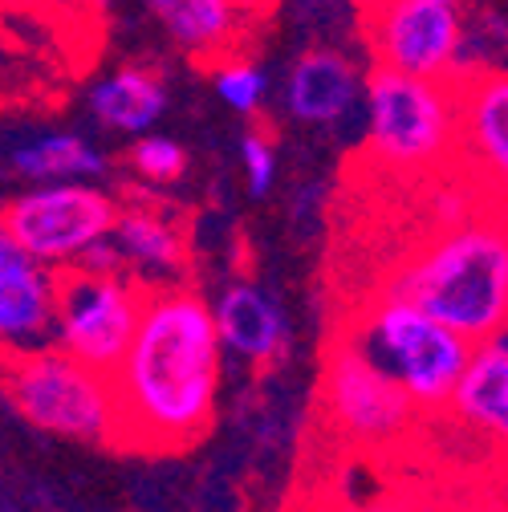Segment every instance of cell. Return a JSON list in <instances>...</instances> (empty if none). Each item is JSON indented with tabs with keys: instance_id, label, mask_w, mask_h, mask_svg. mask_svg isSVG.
<instances>
[{
	"instance_id": "6da1fadb",
	"label": "cell",
	"mask_w": 508,
	"mask_h": 512,
	"mask_svg": "<svg viewBox=\"0 0 508 512\" xmlns=\"http://www.w3.org/2000/svg\"><path fill=\"white\" fill-rule=\"evenodd\" d=\"M224 350L212 305L187 285H147L135 338L110 374L118 447L183 452L216 419Z\"/></svg>"
},
{
	"instance_id": "7a4b0ae2",
	"label": "cell",
	"mask_w": 508,
	"mask_h": 512,
	"mask_svg": "<svg viewBox=\"0 0 508 512\" xmlns=\"http://www.w3.org/2000/svg\"><path fill=\"white\" fill-rule=\"evenodd\" d=\"M374 293L419 305L468 342L504 334L508 322V236L500 216H464L423 236Z\"/></svg>"
},
{
	"instance_id": "3957f363",
	"label": "cell",
	"mask_w": 508,
	"mask_h": 512,
	"mask_svg": "<svg viewBox=\"0 0 508 512\" xmlns=\"http://www.w3.org/2000/svg\"><path fill=\"white\" fill-rule=\"evenodd\" d=\"M342 334L411 399L419 419L443 415L472 350L468 338L439 326L419 305L387 293H370Z\"/></svg>"
},
{
	"instance_id": "277c9868",
	"label": "cell",
	"mask_w": 508,
	"mask_h": 512,
	"mask_svg": "<svg viewBox=\"0 0 508 512\" xmlns=\"http://www.w3.org/2000/svg\"><path fill=\"white\" fill-rule=\"evenodd\" d=\"M0 387L33 427L78 443L118 447L110 378L82 366L66 350L37 346L21 354H0Z\"/></svg>"
},
{
	"instance_id": "5b68a950",
	"label": "cell",
	"mask_w": 508,
	"mask_h": 512,
	"mask_svg": "<svg viewBox=\"0 0 508 512\" xmlns=\"http://www.w3.org/2000/svg\"><path fill=\"white\" fill-rule=\"evenodd\" d=\"M366 98V147L391 175H427L456 151V82H431L395 70H370Z\"/></svg>"
},
{
	"instance_id": "8992f818",
	"label": "cell",
	"mask_w": 508,
	"mask_h": 512,
	"mask_svg": "<svg viewBox=\"0 0 508 512\" xmlns=\"http://www.w3.org/2000/svg\"><path fill=\"white\" fill-rule=\"evenodd\" d=\"M147 285L131 273H53V346L98 374H114L135 338Z\"/></svg>"
},
{
	"instance_id": "52a82bcc",
	"label": "cell",
	"mask_w": 508,
	"mask_h": 512,
	"mask_svg": "<svg viewBox=\"0 0 508 512\" xmlns=\"http://www.w3.org/2000/svg\"><path fill=\"white\" fill-rule=\"evenodd\" d=\"M326 427L358 452H391L419 431V411L346 334L326 350L322 374Z\"/></svg>"
},
{
	"instance_id": "ba28073f",
	"label": "cell",
	"mask_w": 508,
	"mask_h": 512,
	"mask_svg": "<svg viewBox=\"0 0 508 512\" xmlns=\"http://www.w3.org/2000/svg\"><path fill=\"white\" fill-rule=\"evenodd\" d=\"M362 33L378 70L460 82L468 57L464 13L435 0H358Z\"/></svg>"
},
{
	"instance_id": "9c48e42d",
	"label": "cell",
	"mask_w": 508,
	"mask_h": 512,
	"mask_svg": "<svg viewBox=\"0 0 508 512\" xmlns=\"http://www.w3.org/2000/svg\"><path fill=\"white\" fill-rule=\"evenodd\" d=\"M114 216L118 204L106 191L86 183H53L9 200L0 212V224L13 232V240L25 248L33 265L70 269L94 240L110 236Z\"/></svg>"
},
{
	"instance_id": "30bf717a",
	"label": "cell",
	"mask_w": 508,
	"mask_h": 512,
	"mask_svg": "<svg viewBox=\"0 0 508 512\" xmlns=\"http://www.w3.org/2000/svg\"><path fill=\"white\" fill-rule=\"evenodd\" d=\"M443 415L472 439L488 447H504V435H508V342L504 334L472 342L468 362L456 378Z\"/></svg>"
},
{
	"instance_id": "8fae6325",
	"label": "cell",
	"mask_w": 508,
	"mask_h": 512,
	"mask_svg": "<svg viewBox=\"0 0 508 512\" xmlns=\"http://www.w3.org/2000/svg\"><path fill=\"white\" fill-rule=\"evenodd\" d=\"M456 147L476 163L480 179L500 187L508 175V82L476 70L456 82Z\"/></svg>"
},
{
	"instance_id": "7c38bea8",
	"label": "cell",
	"mask_w": 508,
	"mask_h": 512,
	"mask_svg": "<svg viewBox=\"0 0 508 512\" xmlns=\"http://www.w3.org/2000/svg\"><path fill=\"white\" fill-rule=\"evenodd\" d=\"M362 94L358 66L330 45L305 49L285 74V110L305 126H334L342 122Z\"/></svg>"
},
{
	"instance_id": "4fadbf2b",
	"label": "cell",
	"mask_w": 508,
	"mask_h": 512,
	"mask_svg": "<svg viewBox=\"0 0 508 512\" xmlns=\"http://www.w3.org/2000/svg\"><path fill=\"white\" fill-rule=\"evenodd\" d=\"M155 25L183 49L196 66H220L240 57L252 29L224 5V0H143Z\"/></svg>"
},
{
	"instance_id": "5bb4252c",
	"label": "cell",
	"mask_w": 508,
	"mask_h": 512,
	"mask_svg": "<svg viewBox=\"0 0 508 512\" xmlns=\"http://www.w3.org/2000/svg\"><path fill=\"white\" fill-rule=\"evenodd\" d=\"M212 322H216L220 350L248 362V366H257V370L277 362L285 342H289V326H285L281 305L257 285L224 289V297L212 309Z\"/></svg>"
},
{
	"instance_id": "9a60e30c",
	"label": "cell",
	"mask_w": 508,
	"mask_h": 512,
	"mask_svg": "<svg viewBox=\"0 0 508 512\" xmlns=\"http://www.w3.org/2000/svg\"><path fill=\"white\" fill-rule=\"evenodd\" d=\"M110 240H114V248L122 256V265L139 273L135 281L183 285L179 277L187 273V236L167 212L143 208V204L118 208Z\"/></svg>"
},
{
	"instance_id": "2e32d148",
	"label": "cell",
	"mask_w": 508,
	"mask_h": 512,
	"mask_svg": "<svg viewBox=\"0 0 508 512\" xmlns=\"http://www.w3.org/2000/svg\"><path fill=\"white\" fill-rule=\"evenodd\" d=\"M90 110L106 131L147 135L167 110V86L151 66H118L90 90Z\"/></svg>"
},
{
	"instance_id": "e0dca14e",
	"label": "cell",
	"mask_w": 508,
	"mask_h": 512,
	"mask_svg": "<svg viewBox=\"0 0 508 512\" xmlns=\"http://www.w3.org/2000/svg\"><path fill=\"white\" fill-rule=\"evenodd\" d=\"M53 346V269L29 265L0 281V354Z\"/></svg>"
},
{
	"instance_id": "ac0fdd59",
	"label": "cell",
	"mask_w": 508,
	"mask_h": 512,
	"mask_svg": "<svg viewBox=\"0 0 508 512\" xmlns=\"http://www.w3.org/2000/svg\"><path fill=\"white\" fill-rule=\"evenodd\" d=\"M13 167L25 179H41V183H82V179L102 175L106 159L82 135L57 131V135H41V139L17 147Z\"/></svg>"
},
{
	"instance_id": "d6986e66",
	"label": "cell",
	"mask_w": 508,
	"mask_h": 512,
	"mask_svg": "<svg viewBox=\"0 0 508 512\" xmlns=\"http://www.w3.org/2000/svg\"><path fill=\"white\" fill-rule=\"evenodd\" d=\"M212 82H216L220 102L232 106L236 114H257L265 106V94H269V74L257 66V61H248L244 53L212 66Z\"/></svg>"
},
{
	"instance_id": "ffe728a7",
	"label": "cell",
	"mask_w": 508,
	"mask_h": 512,
	"mask_svg": "<svg viewBox=\"0 0 508 512\" xmlns=\"http://www.w3.org/2000/svg\"><path fill=\"white\" fill-rule=\"evenodd\" d=\"M131 167L147 179V183H175L187 171V151L167 139V135H139V143L131 147Z\"/></svg>"
},
{
	"instance_id": "44dd1931",
	"label": "cell",
	"mask_w": 508,
	"mask_h": 512,
	"mask_svg": "<svg viewBox=\"0 0 508 512\" xmlns=\"http://www.w3.org/2000/svg\"><path fill=\"white\" fill-rule=\"evenodd\" d=\"M240 163H244V175H248V191L252 196H265L277 179V151H273V139L265 131H248L240 139Z\"/></svg>"
},
{
	"instance_id": "7402d4cb",
	"label": "cell",
	"mask_w": 508,
	"mask_h": 512,
	"mask_svg": "<svg viewBox=\"0 0 508 512\" xmlns=\"http://www.w3.org/2000/svg\"><path fill=\"white\" fill-rule=\"evenodd\" d=\"M74 269H82V273H126V265H122V256H118V248H114V240L110 236H102V240H94L78 261H74Z\"/></svg>"
},
{
	"instance_id": "603a6c76",
	"label": "cell",
	"mask_w": 508,
	"mask_h": 512,
	"mask_svg": "<svg viewBox=\"0 0 508 512\" xmlns=\"http://www.w3.org/2000/svg\"><path fill=\"white\" fill-rule=\"evenodd\" d=\"M350 512H431V508L419 496H411V492H383V496H374V500L354 504Z\"/></svg>"
},
{
	"instance_id": "cb8c5ba5",
	"label": "cell",
	"mask_w": 508,
	"mask_h": 512,
	"mask_svg": "<svg viewBox=\"0 0 508 512\" xmlns=\"http://www.w3.org/2000/svg\"><path fill=\"white\" fill-rule=\"evenodd\" d=\"M33 261L25 256V248L13 240V232L0 224V281H9V277H17V273H25Z\"/></svg>"
},
{
	"instance_id": "d4e9b609",
	"label": "cell",
	"mask_w": 508,
	"mask_h": 512,
	"mask_svg": "<svg viewBox=\"0 0 508 512\" xmlns=\"http://www.w3.org/2000/svg\"><path fill=\"white\" fill-rule=\"evenodd\" d=\"M224 5H228L248 29H257V25H265V21L281 9V0H224Z\"/></svg>"
},
{
	"instance_id": "484cf974",
	"label": "cell",
	"mask_w": 508,
	"mask_h": 512,
	"mask_svg": "<svg viewBox=\"0 0 508 512\" xmlns=\"http://www.w3.org/2000/svg\"><path fill=\"white\" fill-rule=\"evenodd\" d=\"M25 9H45V13H86V0H17Z\"/></svg>"
},
{
	"instance_id": "4316f807",
	"label": "cell",
	"mask_w": 508,
	"mask_h": 512,
	"mask_svg": "<svg viewBox=\"0 0 508 512\" xmlns=\"http://www.w3.org/2000/svg\"><path fill=\"white\" fill-rule=\"evenodd\" d=\"M114 5H118V0H86V13L98 17V13H110Z\"/></svg>"
},
{
	"instance_id": "83f0119b",
	"label": "cell",
	"mask_w": 508,
	"mask_h": 512,
	"mask_svg": "<svg viewBox=\"0 0 508 512\" xmlns=\"http://www.w3.org/2000/svg\"><path fill=\"white\" fill-rule=\"evenodd\" d=\"M435 5H452V9H460V5H464V0H435Z\"/></svg>"
}]
</instances>
